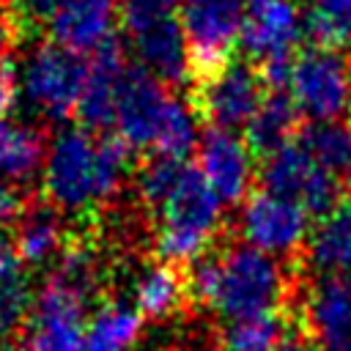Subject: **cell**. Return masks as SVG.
I'll return each mask as SVG.
<instances>
[{
	"label": "cell",
	"instance_id": "4dcf8cb0",
	"mask_svg": "<svg viewBox=\"0 0 351 351\" xmlns=\"http://www.w3.org/2000/svg\"><path fill=\"white\" fill-rule=\"evenodd\" d=\"M19 36H22V19L0 5V60H5V55L16 47Z\"/></svg>",
	"mask_w": 351,
	"mask_h": 351
},
{
	"label": "cell",
	"instance_id": "4fadbf2b",
	"mask_svg": "<svg viewBox=\"0 0 351 351\" xmlns=\"http://www.w3.org/2000/svg\"><path fill=\"white\" fill-rule=\"evenodd\" d=\"M170 99L173 93H167L165 82H159L140 66L129 69L121 88L118 112H115L118 137L132 151H154Z\"/></svg>",
	"mask_w": 351,
	"mask_h": 351
},
{
	"label": "cell",
	"instance_id": "d6986e66",
	"mask_svg": "<svg viewBox=\"0 0 351 351\" xmlns=\"http://www.w3.org/2000/svg\"><path fill=\"white\" fill-rule=\"evenodd\" d=\"M66 247L63 214L52 203H33L14 228V252L27 266L52 263Z\"/></svg>",
	"mask_w": 351,
	"mask_h": 351
},
{
	"label": "cell",
	"instance_id": "cb8c5ba5",
	"mask_svg": "<svg viewBox=\"0 0 351 351\" xmlns=\"http://www.w3.org/2000/svg\"><path fill=\"white\" fill-rule=\"evenodd\" d=\"M49 280L74 291L85 302H93L101 291V282H104V263H101L99 250L90 241H82V239L66 241L60 255L52 261Z\"/></svg>",
	"mask_w": 351,
	"mask_h": 351
},
{
	"label": "cell",
	"instance_id": "83f0119b",
	"mask_svg": "<svg viewBox=\"0 0 351 351\" xmlns=\"http://www.w3.org/2000/svg\"><path fill=\"white\" fill-rule=\"evenodd\" d=\"M307 33L324 47L351 41V0H313L304 11Z\"/></svg>",
	"mask_w": 351,
	"mask_h": 351
},
{
	"label": "cell",
	"instance_id": "603a6c76",
	"mask_svg": "<svg viewBox=\"0 0 351 351\" xmlns=\"http://www.w3.org/2000/svg\"><path fill=\"white\" fill-rule=\"evenodd\" d=\"M296 121H299V110L291 101L288 93L282 90H269L261 101V107L255 110V115L250 118V123L244 126V140L250 143L252 151H261L263 156L293 143V132H296Z\"/></svg>",
	"mask_w": 351,
	"mask_h": 351
},
{
	"label": "cell",
	"instance_id": "e575fe53",
	"mask_svg": "<svg viewBox=\"0 0 351 351\" xmlns=\"http://www.w3.org/2000/svg\"><path fill=\"white\" fill-rule=\"evenodd\" d=\"M280 351H318V348L313 346V340H310L307 335H302V332H291V335H285Z\"/></svg>",
	"mask_w": 351,
	"mask_h": 351
},
{
	"label": "cell",
	"instance_id": "4316f807",
	"mask_svg": "<svg viewBox=\"0 0 351 351\" xmlns=\"http://www.w3.org/2000/svg\"><path fill=\"white\" fill-rule=\"evenodd\" d=\"M184 170H186V162L184 159L159 156V154H154L151 159H145L140 165V170L134 173V186H137L140 203L154 214L170 197V192L181 181Z\"/></svg>",
	"mask_w": 351,
	"mask_h": 351
},
{
	"label": "cell",
	"instance_id": "6da1fadb",
	"mask_svg": "<svg viewBox=\"0 0 351 351\" xmlns=\"http://www.w3.org/2000/svg\"><path fill=\"white\" fill-rule=\"evenodd\" d=\"M132 173V148L121 137H93L85 126H63L47 145L41 189L60 214H90L121 195Z\"/></svg>",
	"mask_w": 351,
	"mask_h": 351
},
{
	"label": "cell",
	"instance_id": "ac0fdd59",
	"mask_svg": "<svg viewBox=\"0 0 351 351\" xmlns=\"http://www.w3.org/2000/svg\"><path fill=\"white\" fill-rule=\"evenodd\" d=\"M304 261L318 277H351V203H340L313 225Z\"/></svg>",
	"mask_w": 351,
	"mask_h": 351
},
{
	"label": "cell",
	"instance_id": "5b68a950",
	"mask_svg": "<svg viewBox=\"0 0 351 351\" xmlns=\"http://www.w3.org/2000/svg\"><path fill=\"white\" fill-rule=\"evenodd\" d=\"M85 82V60L58 41L33 44L16 71L19 99L33 115L49 123H63L77 115Z\"/></svg>",
	"mask_w": 351,
	"mask_h": 351
},
{
	"label": "cell",
	"instance_id": "74e56055",
	"mask_svg": "<svg viewBox=\"0 0 351 351\" xmlns=\"http://www.w3.org/2000/svg\"><path fill=\"white\" fill-rule=\"evenodd\" d=\"M348 176H351V173H348Z\"/></svg>",
	"mask_w": 351,
	"mask_h": 351
},
{
	"label": "cell",
	"instance_id": "d4e9b609",
	"mask_svg": "<svg viewBox=\"0 0 351 351\" xmlns=\"http://www.w3.org/2000/svg\"><path fill=\"white\" fill-rule=\"evenodd\" d=\"M285 324L277 313L228 321L219 335V351H280Z\"/></svg>",
	"mask_w": 351,
	"mask_h": 351
},
{
	"label": "cell",
	"instance_id": "277c9868",
	"mask_svg": "<svg viewBox=\"0 0 351 351\" xmlns=\"http://www.w3.org/2000/svg\"><path fill=\"white\" fill-rule=\"evenodd\" d=\"M121 27L145 69L165 85L184 82L192 71L189 38L173 0H121Z\"/></svg>",
	"mask_w": 351,
	"mask_h": 351
},
{
	"label": "cell",
	"instance_id": "f546056e",
	"mask_svg": "<svg viewBox=\"0 0 351 351\" xmlns=\"http://www.w3.org/2000/svg\"><path fill=\"white\" fill-rule=\"evenodd\" d=\"M25 208H27V203H25L19 184L0 181V233H5L8 228H16Z\"/></svg>",
	"mask_w": 351,
	"mask_h": 351
},
{
	"label": "cell",
	"instance_id": "2e32d148",
	"mask_svg": "<svg viewBox=\"0 0 351 351\" xmlns=\"http://www.w3.org/2000/svg\"><path fill=\"white\" fill-rule=\"evenodd\" d=\"M126 71L129 66L115 38L90 55V60L85 63V82H82V96L77 107V115L85 129L101 132L115 126V112H118V99H121Z\"/></svg>",
	"mask_w": 351,
	"mask_h": 351
},
{
	"label": "cell",
	"instance_id": "d6a6232c",
	"mask_svg": "<svg viewBox=\"0 0 351 351\" xmlns=\"http://www.w3.org/2000/svg\"><path fill=\"white\" fill-rule=\"evenodd\" d=\"M60 3L63 0H19V8L30 19H47L49 22V16L58 11Z\"/></svg>",
	"mask_w": 351,
	"mask_h": 351
},
{
	"label": "cell",
	"instance_id": "5bb4252c",
	"mask_svg": "<svg viewBox=\"0 0 351 351\" xmlns=\"http://www.w3.org/2000/svg\"><path fill=\"white\" fill-rule=\"evenodd\" d=\"M304 11L293 0H261L244 14L239 44L258 66L291 58L304 36Z\"/></svg>",
	"mask_w": 351,
	"mask_h": 351
},
{
	"label": "cell",
	"instance_id": "7402d4cb",
	"mask_svg": "<svg viewBox=\"0 0 351 351\" xmlns=\"http://www.w3.org/2000/svg\"><path fill=\"white\" fill-rule=\"evenodd\" d=\"M47 145L36 126L0 118V181L25 184L41 173Z\"/></svg>",
	"mask_w": 351,
	"mask_h": 351
},
{
	"label": "cell",
	"instance_id": "9a60e30c",
	"mask_svg": "<svg viewBox=\"0 0 351 351\" xmlns=\"http://www.w3.org/2000/svg\"><path fill=\"white\" fill-rule=\"evenodd\" d=\"M302 324L318 351H351V277H318L302 299Z\"/></svg>",
	"mask_w": 351,
	"mask_h": 351
},
{
	"label": "cell",
	"instance_id": "7a4b0ae2",
	"mask_svg": "<svg viewBox=\"0 0 351 351\" xmlns=\"http://www.w3.org/2000/svg\"><path fill=\"white\" fill-rule=\"evenodd\" d=\"M186 291L225 321H239L277 313L291 280L280 258L250 244H230L219 255H203L189 263Z\"/></svg>",
	"mask_w": 351,
	"mask_h": 351
},
{
	"label": "cell",
	"instance_id": "d590c367",
	"mask_svg": "<svg viewBox=\"0 0 351 351\" xmlns=\"http://www.w3.org/2000/svg\"><path fill=\"white\" fill-rule=\"evenodd\" d=\"M247 3H250V5H252V3H261V0H247Z\"/></svg>",
	"mask_w": 351,
	"mask_h": 351
},
{
	"label": "cell",
	"instance_id": "8fae6325",
	"mask_svg": "<svg viewBox=\"0 0 351 351\" xmlns=\"http://www.w3.org/2000/svg\"><path fill=\"white\" fill-rule=\"evenodd\" d=\"M244 14V0H184L178 16L189 38L192 71L206 74L228 60L239 44Z\"/></svg>",
	"mask_w": 351,
	"mask_h": 351
},
{
	"label": "cell",
	"instance_id": "30bf717a",
	"mask_svg": "<svg viewBox=\"0 0 351 351\" xmlns=\"http://www.w3.org/2000/svg\"><path fill=\"white\" fill-rule=\"evenodd\" d=\"M266 82L258 69L241 60H225L222 66L200 74L195 107L217 129H241L250 123L266 96Z\"/></svg>",
	"mask_w": 351,
	"mask_h": 351
},
{
	"label": "cell",
	"instance_id": "484cf974",
	"mask_svg": "<svg viewBox=\"0 0 351 351\" xmlns=\"http://www.w3.org/2000/svg\"><path fill=\"white\" fill-rule=\"evenodd\" d=\"M302 145L335 176L351 173V126L346 121L310 123L302 134Z\"/></svg>",
	"mask_w": 351,
	"mask_h": 351
},
{
	"label": "cell",
	"instance_id": "9c48e42d",
	"mask_svg": "<svg viewBox=\"0 0 351 351\" xmlns=\"http://www.w3.org/2000/svg\"><path fill=\"white\" fill-rule=\"evenodd\" d=\"M236 228L244 239V244L274 255V258H291L304 250L310 239V214L274 192H252L247 200H241Z\"/></svg>",
	"mask_w": 351,
	"mask_h": 351
},
{
	"label": "cell",
	"instance_id": "e0dca14e",
	"mask_svg": "<svg viewBox=\"0 0 351 351\" xmlns=\"http://www.w3.org/2000/svg\"><path fill=\"white\" fill-rule=\"evenodd\" d=\"M121 22V0H63L49 16L52 41L63 44L77 55H93Z\"/></svg>",
	"mask_w": 351,
	"mask_h": 351
},
{
	"label": "cell",
	"instance_id": "8992f818",
	"mask_svg": "<svg viewBox=\"0 0 351 351\" xmlns=\"http://www.w3.org/2000/svg\"><path fill=\"white\" fill-rule=\"evenodd\" d=\"M288 96L310 123L343 121L351 112V58L337 47H310L291 63Z\"/></svg>",
	"mask_w": 351,
	"mask_h": 351
},
{
	"label": "cell",
	"instance_id": "3957f363",
	"mask_svg": "<svg viewBox=\"0 0 351 351\" xmlns=\"http://www.w3.org/2000/svg\"><path fill=\"white\" fill-rule=\"evenodd\" d=\"M156 222L154 250L165 263H195L219 236L225 222V203L208 186L203 173L186 165L170 197L151 214Z\"/></svg>",
	"mask_w": 351,
	"mask_h": 351
},
{
	"label": "cell",
	"instance_id": "52a82bcc",
	"mask_svg": "<svg viewBox=\"0 0 351 351\" xmlns=\"http://www.w3.org/2000/svg\"><path fill=\"white\" fill-rule=\"evenodd\" d=\"M258 176L266 192L299 203L313 217H324L343 203L340 176L326 170L302 143H288L266 154Z\"/></svg>",
	"mask_w": 351,
	"mask_h": 351
},
{
	"label": "cell",
	"instance_id": "7c38bea8",
	"mask_svg": "<svg viewBox=\"0 0 351 351\" xmlns=\"http://www.w3.org/2000/svg\"><path fill=\"white\" fill-rule=\"evenodd\" d=\"M197 170L225 206L250 197L255 181V159L250 143L233 129L211 126L197 143Z\"/></svg>",
	"mask_w": 351,
	"mask_h": 351
},
{
	"label": "cell",
	"instance_id": "ffe728a7",
	"mask_svg": "<svg viewBox=\"0 0 351 351\" xmlns=\"http://www.w3.org/2000/svg\"><path fill=\"white\" fill-rule=\"evenodd\" d=\"M145 318L126 299H110L88 315L82 351H134Z\"/></svg>",
	"mask_w": 351,
	"mask_h": 351
},
{
	"label": "cell",
	"instance_id": "836d02e7",
	"mask_svg": "<svg viewBox=\"0 0 351 351\" xmlns=\"http://www.w3.org/2000/svg\"><path fill=\"white\" fill-rule=\"evenodd\" d=\"M16 263H19V258L14 252V241H8L5 233H0V277H5L8 271L19 269Z\"/></svg>",
	"mask_w": 351,
	"mask_h": 351
},
{
	"label": "cell",
	"instance_id": "ba28073f",
	"mask_svg": "<svg viewBox=\"0 0 351 351\" xmlns=\"http://www.w3.org/2000/svg\"><path fill=\"white\" fill-rule=\"evenodd\" d=\"M88 304L90 302H85L74 291L47 277V282L36 291L30 313L19 332V348L22 351H82Z\"/></svg>",
	"mask_w": 351,
	"mask_h": 351
},
{
	"label": "cell",
	"instance_id": "8d00e7d4",
	"mask_svg": "<svg viewBox=\"0 0 351 351\" xmlns=\"http://www.w3.org/2000/svg\"><path fill=\"white\" fill-rule=\"evenodd\" d=\"M173 3H178V0H173Z\"/></svg>",
	"mask_w": 351,
	"mask_h": 351
},
{
	"label": "cell",
	"instance_id": "f1b7e54d",
	"mask_svg": "<svg viewBox=\"0 0 351 351\" xmlns=\"http://www.w3.org/2000/svg\"><path fill=\"white\" fill-rule=\"evenodd\" d=\"M33 296L36 293L25 271L14 269L5 277H0V346H5L11 337L22 332Z\"/></svg>",
	"mask_w": 351,
	"mask_h": 351
},
{
	"label": "cell",
	"instance_id": "44dd1931",
	"mask_svg": "<svg viewBox=\"0 0 351 351\" xmlns=\"http://www.w3.org/2000/svg\"><path fill=\"white\" fill-rule=\"evenodd\" d=\"M186 296V274H181L173 263L165 261L145 266L132 288V304L148 321H167L181 310Z\"/></svg>",
	"mask_w": 351,
	"mask_h": 351
},
{
	"label": "cell",
	"instance_id": "1f68e13d",
	"mask_svg": "<svg viewBox=\"0 0 351 351\" xmlns=\"http://www.w3.org/2000/svg\"><path fill=\"white\" fill-rule=\"evenodd\" d=\"M19 96V88H16V71L11 69L8 60H0V118L8 115V110L14 107Z\"/></svg>",
	"mask_w": 351,
	"mask_h": 351
}]
</instances>
